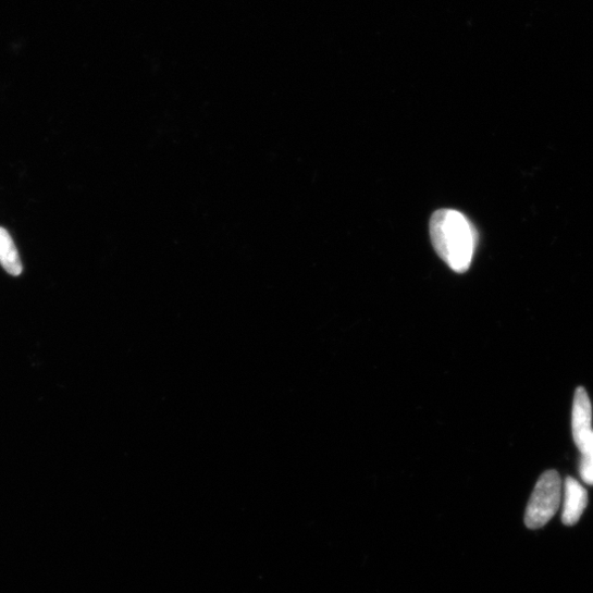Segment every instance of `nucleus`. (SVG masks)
<instances>
[{
    "label": "nucleus",
    "instance_id": "obj_1",
    "mask_svg": "<svg viewBox=\"0 0 593 593\" xmlns=\"http://www.w3.org/2000/svg\"><path fill=\"white\" fill-rule=\"evenodd\" d=\"M430 235L437 256L455 273L462 274L471 265L479 234L466 215L454 209H441L430 221Z\"/></svg>",
    "mask_w": 593,
    "mask_h": 593
},
{
    "label": "nucleus",
    "instance_id": "obj_2",
    "mask_svg": "<svg viewBox=\"0 0 593 593\" xmlns=\"http://www.w3.org/2000/svg\"><path fill=\"white\" fill-rule=\"evenodd\" d=\"M563 494V482L556 470H547L539 479L527 507L524 523L531 530L541 529L556 515Z\"/></svg>",
    "mask_w": 593,
    "mask_h": 593
},
{
    "label": "nucleus",
    "instance_id": "obj_3",
    "mask_svg": "<svg viewBox=\"0 0 593 593\" xmlns=\"http://www.w3.org/2000/svg\"><path fill=\"white\" fill-rule=\"evenodd\" d=\"M571 416L572 437L580 450L593 432L592 406L589 395L583 387H578L575 392Z\"/></svg>",
    "mask_w": 593,
    "mask_h": 593
},
{
    "label": "nucleus",
    "instance_id": "obj_4",
    "mask_svg": "<svg viewBox=\"0 0 593 593\" xmlns=\"http://www.w3.org/2000/svg\"><path fill=\"white\" fill-rule=\"evenodd\" d=\"M564 509L561 521L565 526H575L581 518L588 505V493L583 486L572 478H567L564 489Z\"/></svg>",
    "mask_w": 593,
    "mask_h": 593
},
{
    "label": "nucleus",
    "instance_id": "obj_5",
    "mask_svg": "<svg viewBox=\"0 0 593 593\" xmlns=\"http://www.w3.org/2000/svg\"><path fill=\"white\" fill-rule=\"evenodd\" d=\"M0 265L13 276H20L23 273V263L13 237L2 226H0Z\"/></svg>",
    "mask_w": 593,
    "mask_h": 593
},
{
    "label": "nucleus",
    "instance_id": "obj_6",
    "mask_svg": "<svg viewBox=\"0 0 593 593\" xmlns=\"http://www.w3.org/2000/svg\"><path fill=\"white\" fill-rule=\"evenodd\" d=\"M580 453V478L584 484L593 486V432Z\"/></svg>",
    "mask_w": 593,
    "mask_h": 593
}]
</instances>
